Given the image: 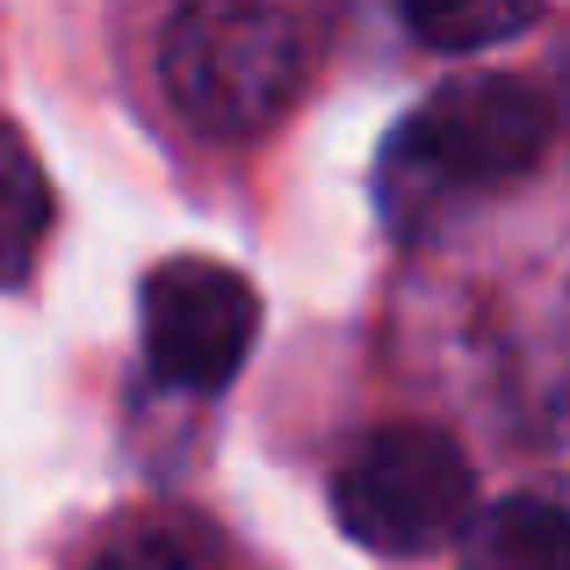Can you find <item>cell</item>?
Returning a JSON list of instances; mask_svg holds the SVG:
<instances>
[{"instance_id": "1", "label": "cell", "mask_w": 570, "mask_h": 570, "mask_svg": "<svg viewBox=\"0 0 570 570\" xmlns=\"http://www.w3.org/2000/svg\"><path fill=\"white\" fill-rule=\"evenodd\" d=\"M549 145H557V109L542 87L513 72H462L433 87L426 109L404 116L383 145L376 195L390 232H426L433 209L528 181L549 159Z\"/></svg>"}, {"instance_id": "2", "label": "cell", "mask_w": 570, "mask_h": 570, "mask_svg": "<svg viewBox=\"0 0 570 570\" xmlns=\"http://www.w3.org/2000/svg\"><path fill=\"white\" fill-rule=\"evenodd\" d=\"M159 87L209 145H246L304 87V29L275 0H181L159 29Z\"/></svg>"}, {"instance_id": "3", "label": "cell", "mask_w": 570, "mask_h": 570, "mask_svg": "<svg viewBox=\"0 0 570 570\" xmlns=\"http://www.w3.org/2000/svg\"><path fill=\"white\" fill-rule=\"evenodd\" d=\"M333 520L376 557H426L476 520V470L441 426H368L333 470Z\"/></svg>"}, {"instance_id": "4", "label": "cell", "mask_w": 570, "mask_h": 570, "mask_svg": "<svg viewBox=\"0 0 570 570\" xmlns=\"http://www.w3.org/2000/svg\"><path fill=\"white\" fill-rule=\"evenodd\" d=\"M138 333H145V368L167 390H224L253 362L261 340V289L238 267L209 261V253H181L159 261L138 289Z\"/></svg>"}, {"instance_id": "5", "label": "cell", "mask_w": 570, "mask_h": 570, "mask_svg": "<svg viewBox=\"0 0 570 570\" xmlns=\"http://www.w3.org/2000/svg\"><path fill=\"white\" fill-rule=\"evenodd\" d=\"M455 570H570V513L528 491L476 505V520L455 534Z\"/></svg>"}, {"instance_id": "6", "label": "cell", "mask_w": 570, "mask_h": 570, "mask_svg": "<svg viewBox=\"0 0 570 570\" xmlns=\"http://www.w3.org/2000/svg\"><path fill=\"white\" fill-rule=\"evenodd\" d=\"M51 217H58V203H51V181H43V159L29 153V138L0 116V282L29 275Z\"/></svg>"}, {"instance_id": "7", "label": "cell", "mask_w": 570, "mask_h": 570, "mask_svg": "<svg viewBox=\"0 0 570 570\" xmlns=\"http://www.w3.org/2000/svg\"><path fill=\"white\" fill-rule=\"evenodd\" d=\"M404 29L426 51H491V43L520 37L542 22V0H397Z\"/></svg>"}, {"instance_id": "8", "label": "cell", "mask_w": 570, "mask_h": 570, "mask_svg": "<svg viewBox=\"0 0 570 570\" xmlns=\"http://www.w3.org/2000/svg\"><path fill=\"white\" fill-rule=\"evenodd\" d=\"M80 570H224V563H217V542H209L195 520L153 513V520H130V528H116Z\"/></svg>"}, {"instance_id": "9", "label": "cell", "mask_w": 570, "mask_h": 570, "mask_svg": "<svg viewBox=\"0 0 570 570\" xmlns=\"http://www.w3.org/2000/svg\"><path fill=\"white\" fill-rule=\"evenodd\" d=\"M549 109H557V138L570 145V51L549 66Z\"/></svg>"}]
</instances>
